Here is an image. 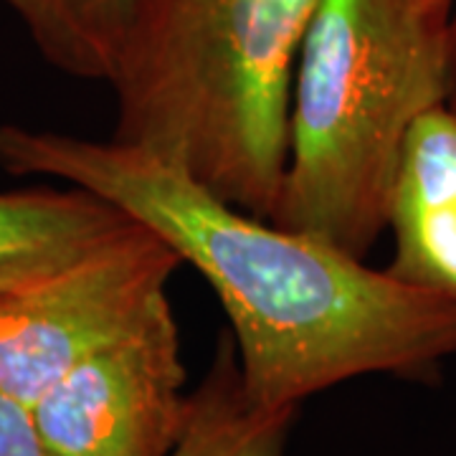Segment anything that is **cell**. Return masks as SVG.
I'll use <instances>...</instances> for the list:
<instances>
[{"mask_svg": "<svg viewBox=\"0 0 456 456\" xmlns=\"http://www.w3.org/2000/svg\"><path fill=\"white\" fill-rule=\"evenodd\" d=\"M0 167L82 188L158 233L224 305L261 406L297 408L360 375L428 378L456 355V299L241 211L142 147L3 125Z\"/></svg>", "mask_w": 456, "mask_h": 456, "instance_id": "1", "label": "cell"}, {"mask_svg": "<svg viewBox=\"0 0 456 456\" xmlns=\"http://www.w3.org/2000/svg\"><path fill=\"white\" fill-rule=\"evenodd\" d=\"M317 0H132L110 86L112 140L269 218L287 163L297 53Z\"/></svg>", "mask_w": 456, "mask_h": 456, "instance_id": "2", "label": "cell"}, {"mask_svg": "<svg viewBox=\"0 0 456 456\" xmlns=\"http://www.w3.org/2000/svg\"><path fill=\"white\" fill-rule=\"evenodd\" d=\"M449 16L411 0H317L294 64L287 163L266 221L360 259L370 254L388 228L408 132L446 102Z\"/></svg>", "mask_w": 456, "mask_h": 456, "instance_id": "3", "label": "cell"}, {"mask_svg": "<svg viewBox=\"0 0 456 456\" xmlns=\"http://www.w3.org/2000/svg\"><path fill=\"white\" fill-rule=\"evenodd\" d=\"M180 256L142 224L38 284L0 294V393L31 406L167 302Z\"/></svg>", "mask_w": 456, "mask_h": 456, "instance_id": "4", "label": "cell"}, {"mask_svg": "<svg viewBox=\"0 0 456 456\" xmlns=\"http://www.w3.org/2000/svg\"><path fill=\"white\" fill-rule=\"evenodd\" d=\"M188 398L178 322L165 302L28 408L51 456H170Z\"/></svg>", "mask_w": 456, "mask_h": 456, "instance_id": "5", "label": "cell"}, {"mask_svg": "<svg viewBox=\"0 0 456 456\" xmlns=\"http://www.w3.org/2000/svg\"><path fill=\"white\" fill-rule=\"evenodd\" d=\"M388 274L456 299V112L441 102L408 132L393 180Z\"/></svg>", "mask_w": 456, "mask_h": 456, "instance_id": "6", "label": "cell"}, {"mask_svg": "<svg viewBox=\"0 0 456 456\" xmlns=\"http://www.w3.org/2000/svg\"><path fill=\"white\" fill-rule=\"evenodd\" d=\"M137 226L82 188L0 191V294L38 284Z\"/></svg>", "mask_w": 456, "mask_h": 456, "instance_id": "7", "label": "cell"}, {"mask_svg": "<svg viewBox=\"0 0 456 456\" xmlns=\"http://www.w3.org/2000/svg\"><path fill=\"white\" fill-rule=\"evenodd\" d=\"M294 413L261 406L246 393L233 338L221 335L170 456H284Z\"/></svg>", "mask_w": 456, "mask_h": 456, "instance_id": "8", "label": "cell"}, {"mask_svg": "<svg viewBox=\"0 0 456 456\" xmlns=\"http://www.w3.org/2000/svg\"><path fill=\"white\" fill-rule=\"evenodd\" d=\"M59 71L110 84L130 28L132 0H5Z\"/></svg>", "mask_w": 456, "mask_h": 456, "instance_id": "9", "label": "cell"}, {"mask_svg": "<svg viewBox=\"0 0 456 456\" xmlns=\"http://www.w3.org/2000/svg\"><path fill=\"white\" fill-rule=\"evenodd\" d=\"M0 456H51L33 424L31 408L0 393Z\"/></svg>", "mask_w": 456, "mask_h": 456, "instance_id": "10", "label": "cell"}, {"mask_svg": "<svg viewBox=\"0 0 456 456\" xmlns=\"http://www.w3.org/2000/svg\"><path fill=\"white\" fill-rule=\"evenodd\" d=\"M446 107L456 112V5L449 16V56H446Z\"/></svg>", "mask_w": 456, "mask_h": 456, "instance_id": "11", "label": "cell"}, {"mask_svg": "<svg viewBox=\"0 0 456 456\" xmlns=\"http://www.w3.org/2000/svg\"><path fill=\"white\" fill-rule=\"evenodd\" d=\"M411 3L424 11H431V13H444V16H449L456 5V0H411Z\"/></svg>", "mask_w": 456, "mask_h": 456, "instance_id": "12", "label": "cell"}]
</instances>
